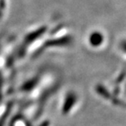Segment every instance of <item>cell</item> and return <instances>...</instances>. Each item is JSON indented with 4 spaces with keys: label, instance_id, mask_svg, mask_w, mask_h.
I'll return each instance as SVG.
<instances>
[{
    "label": "cell",
    "instance_id": "obj_1",
    "mask_svg": "<svg viewBox=\"0 0 126 126\" xmlns=\"http://www.w3.org/2000/svg\"><path fill=\"white\" fill-rule=\"evenodd\" d=\"M8 0H0V21L3 18L7 12Z\"/></svg>",
    "mask_w": 126,
    "mask_h": 126
},
{
    "label": "cell",
    "instance_id": "obj_2",
    "mask_svg": "<svg viewBox=\"0 0 126 126\" xmlns=\"http://www.w3.org/2000/svg\"><path fill=\"white\" fill-rule=\"evenodd\" d=\"M102 41V35L99 34H94L90 37V42L94 45H99Z\"/></svg>",
    "mask_w": 126,
    "mask_h": 126
}]
</instances>
